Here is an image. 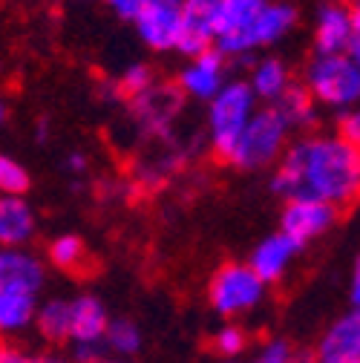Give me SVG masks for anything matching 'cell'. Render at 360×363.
I'll list each match as a JSON object with an SVG mask.
<instances>
[{
  "label": "cell",
  "instance_id": "5",
  "mask_svg": "<svg viewBox=\"0 0 360 363\" xmlns=\"http://www.w3.org/2000/svg\"><path fill=\"white\" fill-rule=\"evenodd\" d=\"M268 0H219L213 50L228 58H245L259 50V18Z\"/></svg>",
  "mask_w": 360,
  "mask_h": 363
},
{
  "label": "cell",
  "instance_id": "3",
  "mask_svg": "<svg viewBox=\"0 0 360 363\" xmlns=\"http://www.w3.org/2000/svg\"><path fill=\"white\" fill-rule=\"evenodd\" d=\"M305 93L314 104L349 110L360 99V58L354 55H314L305 67Z\"/></svg>",
  "mask_w": 360,
  "mask_h": 363
},
{
  "label": "cell",
  "instance_id": "37",
  "mask_svg": "<svg viewBox=\"0 0 360 363\" xmlns=\"http://www.w3.org/2000/svg\"><path fill=\"white\" fill-rule=\"evenodd\" d=\"M4 121H6V101L0 99V124H4Z\"/></svg>",
  "mask_w": 360,
  "mask_h": 363
},
{
  "label": "cell",
  "instance_id": "22",
  "mask_svg": "<svg viewBox=\"0 0 360 363\" xmlns=\"http://www.w3.org/2000/svg\"><path fill=\"white\" fill-rule=\"evenodd\" d=\"M297 26V9L286 0H268V6L259 18V50L280 43Z\"/></svg>",
  "mask_w": 360,
  "mask_h": 363
},
{
  "label": "cell",
  "instance_id": "21",
  "mask_svg": "<svg viewBox=\"0 0 360 363\" xmlns=\"http://www.w3.org/2000/svg\"><path fill=\"white\" fill-rule=\"evenodd\" d=\"M32 326L38 329V335L43 340L67 343V337H69V300L52 297L47 303H38Z\"/></svg>",
  "mask_w": 360,
  "mask_h": 363
},
{
  "label": "cell",
  "instance_id": "17",
  "mask_svg": "<svg viewBox=\"0 0 360 363\" xmlns=\"http://www.w3.org/2000/svg\"><path fill=\"white\" fill-rule=\"evenodd\" d=\"M38 219L26 196H0V248H26Z\"/></svg>",
  "mask_w": 360,
  "mask_h": 363
},
{
  "label": "cell",
  "instance_id": "10",
  "mask_svg": "<svg viewBox=\"0 0 360 363\" xmlns=\"http://www.w3.org/2000/svg\"><path fill=\"white\" fill-rule=\"evenodd\" d=\"M179 15H182V0H142V9L133 26L147 50L176 52Z\"/></svg>",
  "mask_w": 360,
  "mask_h": 363
},
{
  "label": "cell",
  "instance_id": "6",
  "mask_svg": "<svg viewBox=\"0 0 360 363\" xmlns=\"http://www.w3.org/2000/svg\"><path fill=\"white\" fill-rule=\"evenodd\" d=\"M262 297L265 283L248 268V262H225L208 286V300L213 311L228 317V320L254 311L262 303Z\"/></svg>",
  "mask_w": 360,
  "mask_h": 363
},
{
  "label": "cell",
  "instance_id": "24",
  "mask_svg": "<svg viewBox=\"0 0 360 363\" xmlns=\"http://www.w3.org/2000/svg\"><path fill=\"white\" fill-rule=\"evenodd\" d=\"M50 262L67 274H78L86 265V245L75 234H61L50 242Z\"/></svg>",
  "mask_w": 360,
  "mask_h": 363
},
{
  "label": "cell",
  "instance_id": "14",
  "mask_svg": "<svg viewBox=\"0 0 360 363\" xmlns=\"http://www.w3.org/2000/svg\"><path fill=\"white\" fill-rule=\"evenodd\" d=\"M47 283V265L26 248H0V291L35 294Z\"/></svg>",
  "mask_w": 360,
  "mask_h": 363
},
{
  "label": "cell",
  "instance_id": "16",
  "mask_svg": "<svg viewBox=\"0 0 360 363\" xmlns=\"http://www.w3.org/2000/svg\"><path fill=\"white\" fill-rule=\"evenodd\" d=\"M297 254H300V245L291 242L280 231V234H271V237H265L262 242H257V248L248 257V268L254 271V274L265 286L268 283H280L288 274V268H291V262H294Z\"/></svg>",
  "mask_w": 360,
  "mask_h": 363
},
{
  "label": "cell",
  "instance_id": "15",
  "mask_svg": "<svg viewBox=\"0 0 360 363\" xmlns=\"http://www.w3.org/2000/svg\"><path fill=\"white\" fill-rule=\"evenodd\" d=\"M314 363H360V314L346 311L323 332Z\"/></svg>",
  "mask_w": 360,
  "mask_h": 363
},
{
  "label": "cell",
  "instance_id": "28",
  "mask_svg": "<svg viewBox=\"0 0 360 363\" xmlns=\"http://www.w3.org/2000/svg\"><path fill=\"white\" fill-rule=\"evenodd\" d=\"M294 346L283 337H271V340H265L254 357V363H291L294 360Z\"/></svg>",
  "mask_w": 360,
  "mask_h": 363
},
{
  "label": "cell",
  "instance_id": "23",
  "mask_svg": "<svg viewBox=\"0 0 360 363\" xmlns=\"http://www.w3.org/2000/svg\"><path fill=\"white\" fill-rule=\"evenodd\" d=\"M142 349V329L127 320V317H110L104 332V352H113L116 357H133Z\"/></svg>",
  "mask_w": 360,
  "mask_h": 363
},
{
  "label": "cell",
  "instance_id": "31",
  "mask_svg": "<svg viewBox=\"0 0 360 363\" xmlns=\"http://www.w3.org/2000/svg\"><path fill=\"white\" fill-rule=\"evenodd\" d=\"M101 4H104L116 18L127 21V23L136 21V15H139V9H142V0H101Z\"/></svg>",
  "mask_w": 360,
  "mask_h": 363
},
{
  "label": "cell",
  "instance_id": "39",
  "mask_svg": "<svg viewBox=\"0 0 360 363\" xmlns=\"http://www.w3.org/2000/svg\"><path fill=\"white\" fill-rule=\"evenodd\" d=\"M340 4H351V0H340Z\"/></svg>",
  "mask_w": 360,
  "mask_h": 363
},
{
  "label": "cell",
  "instance_id": "2",
  "mask_svg": "<svg viewBox=\"0 0 360 363\" xmlns=\"http://www.w3.org/2000/svg\"><path fill=\"white\" fill-rule=\"evenodd\" d=\"M257 107L259 101L251 93L248 81H240V78L225 81L219 93L208 101V139H210V150L216 153V159L228 162L240 133L245 130Z\"/></svg>",
  "mask_w": 360,
  "mask_h": 363
},
{
  "label": "cell",
  "instance_id": "20",
  "mask_svg": "<svg viewBox=\"0 0 360 363\" xmlns=\"http://www.w3.org/2000/svg\"><path fill=\"white\" fill-rule=\"evenodd\" d=\"M271 107L283 116L288 130H308L314 121H317V104H314V99L305 93V86H297V84H291Z\"/></svg>",
  "mask_w": 360,
  "mask_h": 363
},
{
  "label": "cell",
  "instance_id": "19",
  "mask_svg": "<svg viewBox=\"0 0 360 363\" xmlns=\"http://www.w3.org/2000/svg\"><path fill=\"white\" fill-rule=\"evenodd\" d=\"M38 297L23 291H0V337H15L35 320Z\"/></svg>",
  "mask_w": 360,
  "mask_h": 363
},
{
  "label": "cell",
  "instance_id": "13",
  "mask_svg": "<svg viewBox=\"0 0 360 363\" xmlns=\"http://www.w3.org/2000/svg\"><path fill=\"white\" fill-rule=\"evenodd\" d=\"M225 81H228V64H225V58L216 50H208L185 61V67L179 69V78H176V89L185 99L208 104L222 89Z\"/></svg>",
  "mask_w": 360,
  "mask_h": 363
},
{
  "label": "cell",
  "instance_id": "18",
  "mask_svg": "<svg viewBox=\"0 0 360 363\" xmlns=\"http://www.w3.org/2000/svg\"><path fill=\"white\" fill-rule=\"evenodd\" d=\"M291 84H294L291 72H288V67L280 58H262V61H257L251 75H248L251 93L257 96V101H265V104H274Z\"/></svg>",
  "mask_w": 360,
  "mask_h": 363
},
{
  "label": "cell",
  "instance_id": "32",
  "mask_svg": "<svg viewBox=\"0 0 360 363\" xmlns=\"http://www.w3.org/2000/svg\"><path fill=\"white\" fill-rule=\"evenodd\" d=\"M360 303V265L351 268V277H349V311H357Z\"/></svg>",
  "mask_w": 360,
  "mask_h": 363
},
{
  "label": "cell",
  "instance_id": "25",
  "mask_svg": "<svg viewBox=\"0 0 360 363\" xmlns=\"http://www.w3.org/2000/svg\"><path fill=\"white\" fill-rule=\"evenodd\" d=\"M210 346H213V352H216L222 360H237V357L248 349V332H245L240 323L228 320V323H222V326L213 332Z\"/></svg>",
  "mask_w": 360,
  "mask_h": 363
},
{
  "label": "cell",
  "instance_id": "26",
  "mask_svg": "<svg viewBox=\"0 0 360 363\" xmlns=\"http://www.w3.org/2000/svg\"><path fill=\"white\" fill-rule=\"evenodd\" d=\"M29 173L21 162L0 153V196H26Z\"/></svg>",
  "mask_w": 360,
  "mask_h": 363
},
{
  "label": "cell",
  "instance_id": "33",
  "mask_svg": "<svg viewBox=\"0 0 360 363\" xmlns=\"http://www.w3.org/2000/svg\"><path fill=\"white\" fill-rule=\"evenodd\" d=\"M67 167H69L72 173H84V170H86V159H84L81 153H72L69 162H67Z\"/></svg>",
  "mask_w": 360,
  "mask_h": 363
},
{
  "label": "cell",
  "instance_id": "35",
  "mask_svg": "<svg viewBox=\"0 0 360 363\" xmlns=\"http://www.w3.org/2000/svg\"><path fill=\"white\" fill-rule=\"evenodd\" d=\"M96 363H133V360H130V357H116V354H113V357H107V354H104V357H99Z\"/></svg>",
  "mask_w": 360,
  "mask_h": 363
},
{
  "label": "cell",
  "instance_id": "8",
  "mask_svg": "<svg viewBox=\"0 0 360 363\" xmlns=\"http://www.w3.org/2000/svg\"><path fill=\"white\" fill-rule=\"evenodd\" d=\"M317 55H360V12L351 4L329 0L314 18Z\"/></svg>",
  "mask_w": 360,
  "mask_h": 363
},
{
  "label": "cell",
  "instance_id": "1",
  "mask_svg": "<svg viewBox=\"0 0 360 363\" xmlns=\"http://www.w3.org/2000/svg\"><path fill=\"white\" fill-rule=\"evenodd\" d=\"M274 191L283 199L311 196L349 208L360 194V150L337 133H314L288 145L274 173Z\"/></svg>",
  "mask_w": 360,
  "mask_h": 363
},
{
  "label": "cell",
  "instance_id": "27",
  "mask_svg": "<svg viewBox=\"0 0 360 363\" xmlns=\"http://www.w3.org/2000/svg\"><path fill=\"white\" fill-rule=\"evenodd\" d=\"M156 78H153V69L147 67V64H130L121 75H118V84H116V89L121 96H127V99H136L139 93H145V89L153 84Z\"/></svg>",
  "mask_w": 360,
  "mask_h": 363
},
{
  "label": "cell",
  "instance_id": "9",
  "mask_svg": "<svg viewBox=\"0 0 360 363\" xmlns=\"http://www.w3.org/2000/svg\"><path fill=\"white\" fill-rule=\"evenodd\" d=\"M337 208L329 205V202H320V199H311V196H297V199H286V208H283V234L297 242L300 248L314 242L317 237L329 234L337 222Z\"/></svg>",
  "mask_w": 360,
  "mask_h": 363
},
{
  "label": "cell",
  "instance_id": "36",
  "mask_svg": "<svg viewBox=\"0 0 360 363\" xmlns=\"http://www.w3.org/2000/svg\"><path fill=\"white\" fill-rule=\"evenodd\" d=\"M291 363H314V360H311L308 354H294V360H291Z\"/></svg>",
  "mask_w": 360,
  "mask_h": 363
},
{
  "label": "cell",
  "instance_id": "29",
  "mask_svg": "<svg viewBox=\"0 0 360 363\" xmlns=\"http://www.w3.org/2000/svg\"><path fill=\"white\" fill-rule=\"evenodd\" d=\"M343 142H349V145H357L360 142V113L354 110V107H349V110H340V116H337V130H334Z\"/></svg>",
  "mask_w": 360,
  "mask_h": 363
},
{
  "label": "cell",
  "instance_id": "34",
  "mask_svg": "<svg viewBox=\"0 0 360 363\" xmlns=\"http://www.w3.org/2000/svg\"><path fill=\"white\" fill-rule=\"evenodd\" d=\"M40 363H75L72 357H61V354H50V357H40Z\"/></svg>",
  "mask_w": 360,
  "mask_h": 363
},
{
  "label": "cell",
  "instance_id": "7",
  "mask_svg": "<svg viewBox=\"0 0 360 363\" xmlns=\"http://www.w3.org/2000/svg\"><path fill=\"white\" fill-rule=\"evenodd\" d=\"M110 314L96 294H78L69 300V337L75 363H96L104 357V332Z\"/></svg>",
  "mask_w": 360,
  "mask_h": 363
},
{
  "label": "cell",
  "instance_id": "38",
  "mask_svg": "<svg viewBox=\"0 0 360 363\" xmlns=\"http://www.w3.org/2000/svg\"><path fill=\"white\" fill-rule=\"evenodd\" d=\"M222 363H237V360H222Z\"/></svg>",
  "mask_w": 360,
  "mask_h": 363
},
{
  "label": "cell",
  "instance_id": "11",
  "mask_svg": "<svg viewBox=\"0 0 360 363\" xmlns=\"http://www.w3.org/2000/svg\"><path fill=\"white\" fill-rule=\"evenodd\" d=\"M182 93L176 89V84H150L145 93H139L136 99H130L133 116H136L139 127L150 135H167L179 118L182 110Z\"/></svg>",
  "mask_w": 360,
  "mask_h": 363
},
{
  "label": "cell",
  "instance_id": "30",
  "mask_svg": "<svg viewBox=\"0 0 360 363\" xmlns=\"http://www.w3.org/2000/svg\"><path fill=\"white\" fill-rule=\"evenodd\" d=\"M0 363H40L38 354H32L29 349L9 343V340H0Z\"/></svg>",
  "mask_w": 360,
  "mask_h": 363
},
{
  "label": "cell",
  "instance_id": "12",
  "mask_svg": "<svg viewBox=\"0 0 360 363\" xmlns=\"http://www.w3.org/2000/svg\"><path fill=\"white\" fill-rule=\"evenodd\" d=\"M216 9H219V0H182V15H179V40H176V52L179 55L193 58L199 52L213 50Z\"/></svg>",
  "mask_w": 360,
  "mask_h": 363
},
{
  "label": "cell",
  "instance_id": "4",
  "mask_svg": "<svg viewBox=\"0 0 360 363\" xmlns=\"http://www.w3.org/2000/svg\"><path fill=\"white\" fill-rule=\"evenodd\" d=\"M288 133H291L288 124L271 104L257 107L245 130L240 133L228 162L242 170H259V167L274 164L288 147Z\"/></svg>",
  "mask_w": 360,
  "mask_h": 363
}]
</instances>
